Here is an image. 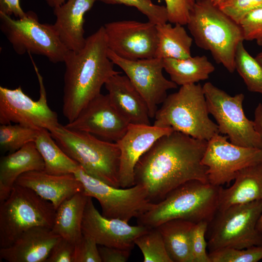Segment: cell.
I'll use <instances>...</instances> for the list:
<instances>
[{"instance_id":"6da1fadb","label":"cell","mask_w":262,"mask_h":262,"mask_svg":"<svg viewBox=\"0 0 262 262\" xmlns=\"http://www.w3.org/2000/svg\"><path fill=\"white\" fill-rule=\"evenodd\" d=\"M207 143L174 131L161 137L137 162L134 185L143 186L155 203L188 181L209 182L207 167L201 164Z\"/></svg>"},{"instance_id":"7a4b0ae2","label":"cell","mask_w":262,"mask_h":262,"mask_svg":"<svg viewBox=\"0 0 262 262\" xmlns=\"http://www.w3.org/2000/svg\"><path fill=\"white\" fill-rule=\"evenodd\" d=\"M108 47L103 26L86 38L78 51L68 50L64 63L63 114L68 122L73 121L93 98L100 94L103 85L114 70L108 55Z\"/></svg>"},{"instance_id":"3957f363","label":"cell","mask_w":262,"mask_h":262,"mask_svg":"<svg viewBox=\"0 0 262 262\" xmlns=\"http://www.w3.org/2000/svg\"><path fill=\"white\" fill-rule=\"evenodd\" d=\"M221 186L198 180L188 181L153 203L150 209L137 218L138 225L153 228L175 219L209 224L218 210Z\"/></svg>"},{"instance_id":"277c9868","label":"cell","mask_w":262,"mask_h":262,"mask_svg":"<svg viewBox=\"0 0 262 262\" xmlns=\"http://www.w3.org/2000/svg\"><path fill=\"white\" fill-rule=\"evenodd\" d=\"M186 25L198 47L209 51L230 73L235 71L237 47L244 41L239 24L217 5L204 0L196 1Z\"/></svg>"},{"instance_id":"5b68a950","label":"cell","mask_w":262,"mask_h":262,"mask_svg":"<svg viewBox=\"0 0 262 262\" xmlns=\"http://www.w3.org/2000/svg\"><path fill=\"white\" fill-rule=\"evenodd\" d=\"M158 109L153 125L172 128L193 138L208 141L219 131L210 114L203 86L194 83L181 86L167 95Z\"/></svg>"},{"instance_id":"8992f818","label":"cell","mask_w":262,"mask_h":262,"mask_svg":"<svg viewBox=\"0 0 262 262\" xmlns=\"http://www.w3.org/2000/svg\"><path fill=\"white\" fill-rule=\"evenodd\" d=\"M58 146L88 174L120 187V150L116 142L100 139L88 132L60 125L50 132Z\"/></svg>"},{"instance_id":"52a82bcc","label":"cell","mask_w":262,"mask_h":262,"mask_svg":"<svg viewBox=\"0 0 262 262\" xmlns=\"http://www.w3.org/2000/svg\"><path fill=\"white\" fill-rule=\"evenodd\" d=\"M56 210L32 189L15 183L8 197L0 202V248L11 246L32 228L51 229Z\"/></svg>"},{"instance_id":"ba28073f","label":"cell","mask_w":262,"mask_h":262,"mask_svg":"<svg viewBox=\"0 0 262 262\" xmlns=\"http://www.w3.org/2000/svg\"><path fill=\"white\" fill-rule=\"evenodd\" d=\"M262 211V200L218 210L209 224L212 225L207 241L209 252L262 246V232L257 227Z\"/></svg>"},{"instance_id":"9c48e42d","label":"cell","mask_w":262,"mask_h":262,"mask_svg":"<svg viewBox=\"0 0 262 262\" xmlns=\"http://www.w3.org/2000/svg\"><path fill=\"white\" fill-rule=\"evenodd\" d=\"M0 29L19 55L25 53L45 56L53 63L64 62L68 49L61 41L53 24L39 22L33 11L15 19L0 13Z\"/></svg>"},{"instance_id":"30bf717a","label":"cell","mask_w":262,"mask_h":262,"mask_svg":"<svg viewBox=\"0 0 262 262\" xmlns=\"http://www.w3.org/2000/svg\"><path fill=\"white\" fill-rule=\"evenodd\" d=\"M202 86L209 113L215 119L219 133L236 145L262 148V139L255 129L253 121L245 114L244 95L230 96L211 82Z\"/></svg>"},{"instance_id":"8fae6325","label":"cell","mask_w":262,"mask_h":262,"mask_svg":"<svg viewBox=\"0 0 262 262\" xmlns=\"http://www.w3.org/2000/svg\"><path fill=\"white\" fill-rule=\"evenodd\" d=\"M74 174L82 182L84 193L98 200L105 217L128 222L133 217L141 216L153 205L141 185L125 188L111 186L88 174L81 166Z\"/></svg>"},{"instance_id":"7c38bea8","label":"cell","mask_w":262,"mask_h":262,"mask_svg":"<svg viewBox=\"0 0 262 262\" xmlns=\"http://www.w3.org/2000/svg\"><path fill=\"white\" fill-rule=\"evenodd\" d=\"M40 86V97L34 100L24 93L21 86L9 89L0 86V123L19 124L51 132L60 125L58 115L49 106L43 78L31 57Z\"/></svg>"},{"instance_id":"4fadbf2b","label":"cell","mask_w":262,"mask_h":262,"mask_svg":"<svg viewBox=\"0 0 262 262\" xmlns=\"http://www.w3.org/2000/svg\"><path fill=\"white\" fill-rule=\"evenodd\" d=\"M217 134L207 143L201 164L207 167L208 181L215 186L229 184L243 169L262 161V148L239 146Z\"/></svg>"},{"instance_id":"5bb4252c","label":"cell","mask_w":262,"mask_h":262,"mask_svg":"<svg viewBox=\"0 0 262 262\" xmlns=\"http://www.w3.org/2000/svg\"><path fill=\"white\" fill-rule=\"evenodd\" d=\"M108 55L125 72L146 102L150 118H154L158 105L167 96V91L177 87L175 83L164 76L163 59L153 57L129 60L120 57L109 49Z\"/></svg>"},{"instance_id":"9a60e30c","label":"cell","mask_w":262,"mask_h":262,"mask_svg":"<svg viewBox=\"0 0 262 262\" xmlns=\"http://www.w3.org/2000/svg\"><path fill=\"white\" fill-rule=\"evenodd\" d=\"M103 27L108 49L120 57L137 60L155 57L158 35L155 24L124 20Z\"/></svg>"},{"instance_id":"2e32d148","label":"cell","mask_w":262,"mask_h":262,"mask_svg":"<svg viewBox=\"0 0 262 262\" xmlns=\"http://www.w3.org/2000/svg\"><path fill=\"white\" fill-rule=\"evenodd\" d=\"M129 125L113 105L108 95L100 93L90 101L73 121L64 126L116 142L126 132Z\"/></svg>"},{"instance_id":"e0dca14e","label":"cell","mask_w":262,"mask_h":262,"mask_svg":"<svg viewBox=\"0 0 262 262\" xmlns=\"http://www.w3.org/2000/svg\"><path fill=\"white\" fill-rule=\"evenodd\" d=\"M149 228L138 225L131 226L118 218H108L97 210L88 197L82 222V234L91 237L98 245L131 250L135 240Z\"/></svg>"},{"instance_id":"ac0fdd59","label":"cell","mask_w":262,"mask_h":262,"mask_svg":"<svg viewBox=\"0 0 262 262\" xmlns=\"http://www.w3.org/2000/svg\"><path fill=\"white\" fill-rule=\"evenodd\" d=\"M170 128L131 125L116 143L120 150L119 183L120 188L134 185V170L140 158L161 137L172 132Z\"/></svg>"},{"instance_id":"d6986e66","label":"cell","mask_w":262,"mask_h":262,"mask_svg":"<svg viewBox=\"0 0 262 262\" xmlns=\"http://www.w3.org/2000/svg\"><path fill=\"white\" fill-rule=\"evenodd\" d=\"M51 229L32 228L11 246L0 249V259L8 262H46L52 248L60 240Z\"/></svg>"},{"instance_id":"ffe728a7","label":"cell","mask_w":262,"mask_h":262,"mask_svg":"<svg viewBox=\"0 0 262 262\" xmlns=\"http://www.w3.org/2000/svg\"><path fill=\"white\" fill-rule=\"evenodd\" d=\"M15 183L32 189L56 209L65 200L83 191L82 182L73 173L56 175L32 171L20 175Z\"/></svg>"},{"instance_id":"44dd1931","label":"cell","mask_w":262,"mask_h":262,"mask_svg":"<svg viewBox=\"0 0 262 262\" xmlns=\"http://www.w3.org/2000/svg\"><path fill=\"white\" fill-rule=\"evenodd\" d=\"M95 0H66L54 8L56 20L53 24L59 37L68 50L78 51L85 45L84 15Z\"/></svg>"},{"instance_id":"7402d4cb","label":"cell","mask_w":262,"mask_h":262,"mask_svg":"<svg viewBox=\"0 0 262 262\" xmlns=\"http://www.w3.org/2000/svg\"><path fill=\"white\" fill-rule=\"evenodd\" d=\"M105 86L113 105L129 124L150 125L146 102L126 75H113Z\"/></svg>"},{"instance_id":"603a6c76","label":"cell","mask_w":262,"mask_h":262,"mask_svg":"<svg viewBox=\"0 0 262 262\" xmlns=\"http://www.w3.org/2000/svg\"><path fill=\"white\" fill-rule=\"evenodd\" d=\"M43 159L34 142L3 156L0 161V202L6 199L17 178L32 171L44 170Z\"/></svg>"},{"instance_id":"cb8c5ba5","label":"cell","mask_w":262,"mask_h":262,"mask_svg":"<svg viewBox=\"0 0 262 262\" xmlns=\"http://www.w3.org/2000/svg\"><path fill=\"white\" fill-rule=\"evenodd\" d=\"M234 180L228 188L221 187L218 210L262 199V161L241 170Z\"/></svg>"},{"instance_id":"d4e9b609","label":"cell","mask_w":262,"mask_h":262,"mask_svg":"<svg viewBox=\"0 0 262 262\" xmlns=\"http://www.w3.org/2000/svg\"><path fill=\"white\" fill-rule=\"evenodd\" d=\"M89 196L79 192L63 201L57 208L52 232L75 244L82 236V222Z\"/></svg>"},{"instance_id":"484cf974","label":"cell","mask_w":262,"mask_h":262,"mask_svg":"<svg viewBox=\"0 0 262 262\" xmlns=\"http://www.w3.org/2000/svg\"><path fill=\"white\" fill-rule=\"evenodd\" d=\"M195 223L182 219L166 221L156 227L172 262H194L191 233Z\"/></svg>"},{"instance_id":"4316f807","label":"cell","mask_w":262,"mask_h":262,"mask_svg":"<svg viewBox=\"0 0 262 262\" xmlns=\"http://www.w3.org/2000/svg\"><path fill=\"white\" fill-rule=\"evenodd\" d=\"M164 69L171 81L177 85L196 83L208 79L215 69L205 55L191 56L185 59H163Z\"/></svg>"},{"instance_id":"83f0119b","label":"cell","mask_w":262,"mask_h":262,"mask_svg":"<svg viewBox=\"0 0 262 262\" xmlns=\"http://www.w3.org/2000/svg\"><path fill=\"white\" fill-rule=\"evenodd\" d=\"M156 26L158 44L155 57L181 59L192 56L193 38L183 25L177 23L172 26L166 23Z\"/></svg>"},{"instance_id":"f1b7e54d","label":"cell","mask_w":262,"mask_h":262,"mask_svg":"<svg viewBox=\"0 0 262 262\" xmlns=\"http://www.w3.org/2000/svg\"><path fill=\"white\" fill-rule=\"evenodd\" d=\"M34 143L43 159L46 173L56 175L74 174L80 166L58 146L48 130H39Z\"/></svg>"},{"instance_id":"f546056e","label":"cell","mask_w":262,"mask_h":262,"mask_svg":"<svg viewBox=\"0 0 262 262\" xmlns=\"http://www.w3.org/2000/svg\"><path fill=\"white\" fill-rule=\"evenodd\" d=\"M235 67L247 89L262 95V67L246 50L243 41L240 42L237 47Z\"/></svg>"},{"instance_id":"4dcf8cb0","label":"cell","mask_w":262,"mask_h":262,"mask_svg":"<svg viewBox=\"0 0 262 262\" xmlns=\"http://www.w3.org/2000/svg\"><path fill=\"white\" fill-rule=\"evenodd\" d=\"M39 130L19 124H1L0 147L3 151L14 152L27 144L34 142Z\"/></svg>"},{"instance_id":"1f68e13d","label":"cell","mask_w":262,"mask_h":262,"mask_svg":"<svg viewBox=\"0 0 262 262\" xmlns=\"http://www.w3.org/2000/svg\"><path fill=\"white\" fill-rule=\"evenodd\" d=\"M135 244L143 254L144 262H172L157 228H150L139 236Z\"/></svg>"},{"instance_id":"d6a6232c","label":"cell","mask_w":262,"mask_h":262,"mask_svg":"<svg viewBox=\"0 0 262 262\" xmlns=\"http://www.w3.org/2000/svg\"><path fill=\"white\" fill-rule=\"evenodd\" d=\"M209 256L211 262H257L262 259V246L224 248L209 252Z\"/></svg>"},{"instance_id":"836d02e7","label":"cell","mask_w":262,"mask_h":262,"mask_svg":"<svg viewBox=\"0 0 262 262\" xmlns=\"http://www.w3.org/2000/svg\"><path fill=\"white\" fill-rule=\"evenodd\" d=\"M109 4H124L134 7L156 25L167 23V11L165 6L155 4L151 0H95Z\"/></svg>"},{"instance_id":"e575fe53","label":"cell","mask_w":262,"mask_h":262,"mask_svg":"<svg viewBox=\"0 0 262 262\" xmlns=\"http://www.w3.org/2000/svg\"><path fill=\"white\" fill-rule=\"evenodd\" d=\"M217 6L239 24L249 13L262 7V0H223Z\"/></svg>"},{"instance_id":"d590c367","label":"cell","mask_w":262,"mask_h":262,"mask_svg":"<svg viewBox=\"0 0 262 262\" xmlns=\"http://www.w3.org/2000/svg\"><path fill=\"white\" fill-rule=\"evenodd\" d=\"M244 41H255L262 46V7L249 13L239 23Z\"/></svg>"},{"instance_id":"8d00e7d4","label":"cell","mask_w":262,"mask_h":262,"mask_svg":"<svg viewBox=\"0 0 262 262\" xmlns=\"http://www.w3.org/2000/svg\"><path fill=\"white\" fill-rule=\"evenodd\" d=\"M209 223L201 221L195 223L191 233V248L194 262H211L207 253V242L205 234Z\"/></svg>"},{"instance_id":"74e56055","label":"cell","mask_w":262,"mask_h":262,"mask_svg":"<svg viewBox=\"0 0 262 262\" xmlns=\"http://www.w3.org/2000/svg\"><path fill=\"white\" fill-rule=\"evenodd\" d=\"M97 245L91 237L82 234L75 244L73 262H102Z\"/></svg>"},{"instance_id":"f35d334b","label":"cell","mask_w":262,"mask_h":262,"mask_svg":"<svg viewBox=\"0 0 262 262\" xmlns=\"http://www.w3.org/2000/svg\"><path fill=\"white\" fill-rule=\"evenodd\" d=\"M167 11L168 20L174 24L186 25L195 0H164Z\"/></svg>"},{"instance_id":"ab89813d","label":"cell","mask_w":262,"mask_h":262,"mask_svg":"<svg viewBox=\"0 0 262 262\" xmlns=\"http://www.w3.org/2000/svg\"><path fill=\"white\" fill-rule=\"evenodd\" d=\"M75 244L61 238L52 248L46 262H73Z\"/></svg>"},{"instance_id":"60d3db41","label":"cell","mask_w":262,"mask_h":262,"mask_svg":"<svg viewBox=\"0 0 262 262\" xmlns=\"http://www.w3.org/2000/svg\"><path fill=\"white\" fill-rule=\"evenodd\" d=\"M103 262H125L130 256L131 250L114 247L101 246L98 247Z\"/></svg>"},{"instance_id":"b9f144b4","label":"cell","mask_w":262,"mask_h":262,"mask_svg":"<svg viewBox=\"0 0 262 262\" xmlns=\"http://www.w3.org/2000/svg\"><path fill=\"white\" fill-rule=\"evenodd\" d=\"M0 13L10 16L13 15L17 18L26 15L20 5L19 0H0Z\"/></svg>"},{"instance_id":"7bdbcfd3","label":"cell","mask_w":262,"mask_h":262,"mask_svg":"<svg viewBox=\"0 0 262 262\" xmlns=\"http://www.w3.org/2000/svg\"><path fill=\"white\" fill-rule=\"evenodd\" d=\"M254 127L256 131L262 139V103H259L254 112Z\"/></svg>"},{"instance_id":"ee69618b","label":"cell","mask_w":262,"mask_h":262,"mask_svg":"<svg viewBox=\"0 0 262 262\" xmlns=\"http://www.w3.org/2000/svg\"><path fill=\"white\" fill-rule=\"evenodd\" d=\"M47 4L53 8H55L62 5L65 2L66 0H45Z\"/></svg>"},{"instance_id":"f6af8a7d","label":"cell","mask_w":262,"mask_h":262,"mask_svg":"<svg viewBox=\"0 0 262 262\" xmlns=\"http://www.w3.org/2000/svg\"><path fill=\"white\" fill-rule=\"evenodd\" d=\"M255 58L262 67V51L259 52Z\"/></svg>"},{"instance_id":"bcb514c9","label":"cell","mask_w":262,"mask_h":262,"mask_svg":"<svg viewBox=\"0 0 262 262\" xmlns=\"http://www.w3.org/2000/svg\"><path fill=\"white\" fill-rule=\"evenodd\" d=\"M257 227L258 229L262 232V211L259 218V220L258 222Z\"/></svg>"},{"instance_id":"7dc6e473","label":"cell","mask_w":262,"mask_h":262,"mask_svg":"<svg viewBox=\"0 0 262 262\" xmlns=\"http://www.w3.org/2000/svg\"><path fill=\"white\" fill-rule=\"evenodd\" d=\"M208 0L210 1L213 4L215 5H217L223 0H195L196 1Z\"/></svg>"}]
</instances>
